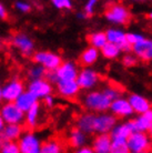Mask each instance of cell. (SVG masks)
Returning a JSON list of instances; mask_svg holds the SVG:
<instances>
[{
  "mask_svg": "<svg viewBox=\"0 0 152 153\" xmlns=\"http://www.w3.org/2000/svg\"><path fill=\"white\" fill-rule=\"evenodd\" d=\"M78 76V68L73 62H61V65L53 71H47L46 79L52 83H57L59 81L76 80Z\"/></svg>",
  "mask_w": 152,
  "mask_h": 153,
  "instance_id": "6da1fadb",
  "label": "cell"
},
{
  "mask_svg": "<svg viewBox=\"0 0 152 153\" xmlns=\"http://www.w3.org/2000/svg\"><path fill=\"white\" fill-rule=\"evenodd\" d=\"M111 100L103 91H92L83 100L84 107L92 112H106L110 108Z\"/></svg>",
  "mask_w": 152,
  "mask_h": 153,
  "instance_id": "7a4b0ae2",
  "label": "cell"
},
{
  "mask_svg": "<svg viewBox=\"0 0 152 153\" xmlns=\"http://www.w3.org/2000/svg\"><path fill=\"white\" fill-rule=\"evenodd\" d=\"M129 152L132 153H143L148 152L151 149V141L145 132L134 131L127 139Z\"/></svg>",
  "mask_w": 152,
  "mask_h": 153,
  "instance_id": "3957f363",
  "label": "cell"
},
{
  "mask_svg": "<svg viewBox=\"0 0 152 153\" xmlns=\"http://www.w3.org/2000/svg\"><path fill=\"white\" fill-rule=\"evenodd\" d=\"M34 61L42 65L47 71H53L61 65L62 59L59 54L50 51H38L32 53Z\"/></svg>",
  "mask_w": 152,
  "mask_h": 153,
  "instance_id": "277c9868",
  "label": "cell"
},
{
  "mask_svg": "<svg viewBox=\"0 0 152 153\" xmlns=\"http://www.w3.org/2000/svg\"><path fill=\"white\" fill-rule=\"evenodd\" d=\"M0 114L4 123L22 124L25 121V112L15 102H6L0 107Z\"/></svg>",
  "mask_w": 152,
  "mask_h": 153,
  "instance_id": "5b68a950",
  "label": "cell"
},
{
  "mask_svg": "<svg viewBox=\"0 0 152 153\" xmlns=\"http://www.w3.org/2000/svg\"><path fill=\"white\" fill-rule=\"evenodd\" d=\"M17 142L21 153H39L41 150L40 139L31 131L23 132Z\"/></svg>",
  "mask_w": 152,
  "mask_h": 153,
  "instance_id": "8992f818",
  "label": "cell"
},
{
  "mask_svg": "<svg viewBox=\"0 0 152 153\" xmlns=\"http://www.w3.org/2000/svg\"><path fill=\"white\" fill-rule=\"evenodd\" d=\"M115 123H117V119L113 114H109V113L95 114L93 113V124H92L93 133H109L111 129L115 126Z\"/></svg>",
  "mask_w": 152,
  "mask_h": 153,
  "instance_id": "52a82bcc",
  "label": "cell"
},
{
  "mask_svg": "<svg viewBox=\"0 0 152 153\" xmlns=\"http://www.w3.org/2000/svg\"><path fill=\"white\" fill-rule=\"evenodd\" d=\"M4 102H15L16 99L25 91V83L20 79H12L1 87Z\"/></svg>",
  "mask_w": 152,
  "mask_h": 153,
  "instance_id": "ba28073f",
  "label": "cell"
},
{
  "mask_svg": "<svg viewBox=\"0 0 152 153\" xmlns=\"http://www.w3.org/2000/svg\"><path fill=\"white\" fill-rule=\"evenodd\" d=\"M28 91L31 92L37 99H43L46 96L52 93V85L48 79H32L28 85Z\"/></svg>",
  "mask_w": 152,
  "mask_h": 153,
  "instance_id": "9c48e42d",
  "label": "cell"
},
{
  "mask_svg": "<svg viewBox=\"0 0 152 153\" xmlns=\"http://www.w3.org/2000/svg\"><path fill=\"white\" fill-rule=\"evenodd\" d=\"M106 17L112 23L124 25L130 19V13L121 4H112L106 10Z\"/></svg>",
  "mask_w": 152,
  "mask_h": 153,
  "instance_id": "30bf717a",
  "label": "cell"
},
{
  "mask_svg": "<svg viewBox=\"0 0 152 153\" xmlns=\"http://www.w3.org/2000/svg\"><path fill=\"white\" fill-rule=\"evenodd\" d=\"M76 81L79 85V88L82 90L92 89L99 82V74L93 70L86 68V69L81 70L80 72H78Z\"/></svg>",
  "mask_w": 152,
  "mask_h": 153,
  "instance_id": "8fae6325",
  "label": "cell"
},
{
  "mask_svg": "<svg viewBox=\"0 0 152 153\" xmlns=\"http://www.w3.org/2000/svg\"><path fill=\"white\" fill-rule=\"evenodd\" d=\"M129 123L132 132L139 131V132H147L152 129V109H149L148 111L140 113L139 117L131 120Z\"/></svg>",
  "mask_w": 152,
  "mask_h": 153,
  "instance_id": "7c38bea8",
  "label": "cell"
},
{
  "mask_svg": "<svg viewBox=\"0 0 152 153\" xmlns=\"http://www.w3.org/2000/svg\"><path fill=\"white\" fill-rule=\"evenodd\" d=\"M12 45L19 50L23 56H31L34 51V45L32 39L25 33H17L12 38Z\"/></svg>",
  "mask_w": 152,
  "mask_h": 153,
  "instance_id": "4fadbf2b",
  "label": "cell"
},
{
  "mask_svg": "<svg viewBox=\"0 0 152 153\" xmlns=\"http://www.w3.org/2000/svg\"><path fill=\"white\" fill-rule=\"evenodd\" d=\"M133 54L143 61L152 60V40L143 38L141 41L137 42L131 47Z\"/></svg>",
  "mask_w": 152,
  "mask_h": 153,
  "instance_id": "5bb4252c",
  "label": "cell"
},
{
  "mask_svg": "<svg viewBox=\"0 0 152 153\" xmlns=\"http://www.w3.org/2000/svg\"><path fill=\"white\" fill-rule=\"evenodd\" d=\"M107 40L112 42L121 49V51H130L131 46L127 41V33L119 29H109L106 32Z\"/></svg>",
  "mask_w": 152,
  "mask_h": 153,
  "instance_id": "9a60e30c",
  "label": "cell"
},
{
  "mask_svg": "<svg viewBox=\"0 0 152 153\" xmlns=\"http://www.w3.org/2000/svg\"><path fill=\"white\" fill-rule=\"evenodd\" d=\"M109 109L111 110L113 115L121 117V118L129 117L132 113H134L131 105H130L129 101H128V99H123V98H118V99L111 101Z\"/></svg>",
  "mask_w": 152,
  "mask_h": 153,
  "instance_id": "2e32d148",
  "label": "cell"
},
{
  "mask_svg": "<svg viewBox=\"0 0 152 153\" xmlns=\"http://www.w3.org/2000/svg\"><path fill=\"white\" fill-rule=\"evenodd\" d=\"M57 90L58 93L63 98L71 99L79 93L80 88L76 80H69V81H59L57 82Z\"/></svg>",
  "mask_w": 152,
  "mask_h": 153,
  "instance_id": "e0dca14e",
  "label": "cell"
},
{
  "mask_svg": "<svg viewBox=\"0 0 152 153\" xmlns=\"http://www.w3.org/2000/svg\"><path fill=\"white\" fill-rule=\"evenodd\" d=\"M23 133L22 124L18 123H6L0 134L4 137L7 141H18V139Z\"/></svg>",
  "mask_w": 152,
  "mask_h": 153,
  "instance_id": "ac0fdd59",
  "label": "cell"
},
{
  "mask_svg": "<svg viewBox=\"0 0 152 153\" xmlns=\"http://www.w3.org/2000/svg\"><path fill=\"white\" fill-rule=\"evenodd\" d=\"M40 114H41V108L39 102L34 103L32 107L25 112V126H28L30 130L34 129L38 126L39 120H40Z\"/></svg>",
  "mask_w": 152,
  "mask_h": 153,
  "instance_id": "d6986e66",
  "label": "cell"
},
{
  "mask_svg": "<svg viewBox=\"0 0 152 153\" xmlns=\"http://www.w3.org/2000/svg\"><path fill=\"white\" fill-rule=\"evenodd\" d=\"M129 101L130 105L132 108L133 112L136 113H143V112L148 111L149 109H151V104L148 100L145 99V97L140 96V94H131L129 97Z\"/></svg>",
  "mask_w": 152,
  "mask_h": 153,
  "instance_id": "ffe728a7",
  "label": "cell"
},
{
  "mask_svg": "<svg viewBox=\"0 0 152 153\" xmlns=\"http://www.w3.org/2000/svg\"><path fill=\"white\" fill-rule=\"evenodd\" d=\"M93 152L109 153L111 148V138L108 133H99V135L93 141Z\"/></svg>",
  "mask_w": 152,
  "mask_h": 153,
  "instance_id": "44dd1931",
  "label": "cell"
},
{
  "mask_svg": "<svg viewBox=\"0 0 152 153\" xmlns=\"http://www.w3.org/2000/svg\"><path fill=\"white\" fill-rule=\"evenodd\" d=\"M37 102H38V99H37L31 92L28 91V90H27V91L25 90L15 101V103L17 104L23 112H26L27 110H29V109H30L34 103H37Z\"/></svg>",
  "mask_w": 152,
  "mask_h": 153,
  "instance_id": "7402d4cb",
  "label": "cell"
},
{
  "mask_svg": "<svg viewBox=\"0 0 152 153\" xmlns=\"http://www.w3.org/2000/svg\"><path fill=\"white\" fill-rule=\"evenodd\" d=\"M86 141H87V133L81 131L79 128L71 131L69 135V144L72 148H81L86 144Z\"/></svg>",
  "mask_w": 152,
  "mask_h": 153,
  "instance_id": "603a6c76",
  "label": "cell"
},
{
  "mask_svg": "<svg viewBox=\"0 0 152 153\" xmlns=\"http://www.w3.org/2000/svg\"><path fill=\"white\" fill-rule=\"evenodd\" d=\"M98 58H99V49L91 46L82 52L80 57V61L83 65H91L98 60Z\"/></svg>",
  "mask_w": 152,
  "mask_h": 153,
  "instance_id": "cb8c5ba5",
  "label": "cell"
},
{
  "mask_svg": "<svg viewBox=\"0 0 152 153\" xmlns=\"http://www.w3.org/2000/svg\"><path fill=\"white\" fill-rule=\"evenodd\" d=\"M109 133H110L111 139H115V138L128 139V137L132 133V130L130 128L129 123H122V124L114 126Z\"/></svg>",
  "mask_w": 152,
  "mask_h": 153,
  "instance_id": "d4e9b609",
  "label": "cell"
},
{
  "mask_svg": "<svg viewBox=\"0 0 152 153\" xmlns=\"http://www.w3.org/2000/svg\"><path fill=\"white\" fill-rule=\"evenodd\" d=\"M100 50H101V54L107 59H115L117 57H119V54L121 53V49L117 45L109 41L107 42Z\"/></svg>",
  "mask_w": 152,
  "mask_h": 153,
  "instance_id": "484cf974",
  "label": "cell"
},
{
  "mask_svg": "<svg viewBox=\"0 0 152 153\" xmlns=\"http://www.w3.org/2000/svg\"><path fill=\"white\" fill-rule=\"evenodd\" d=\"M111 153H128V143H127V139L122 138H115L111 139Z\"/></svg>",
  "mask_w": 152,
  "mask_h": 153,
  "instance_id": "4316f807",
  "label": "cell"
},
{
  "mask_svg": "<svg viewBox=\"0 0 152 153\" xmlns=\"http://www.w3.org/2000/svg\"><path fill=\"white\" fill-rule=\"evenodd\" d=\"M62 151V146L57 140H48L45 143H41L42 153H60Z\"/></svg>",
  "mask_w": 152,
  "mask_h": 153,
  "instance_id": "83f0119b",
  "label": "cell"
},
{
  "mask_svg": "<svg viewBox=\"0 0 152 153\" xmlns=\"http://www.w3.org/2000/svg\"><path fill=\"white\" fill-rule=\"evenodd\" d=\"M89 42L92 47H95L97 49H101L108 42L106 32H95V33L90 35L89 36Z\"/></svg>",
  "mask_w": 152,
  "mask_h": 153,
  "instance_id": "f1b7e54d",
  "label": "cell"
},
{
  "mask_svg": "<svg viewBox=\"0 0 152 153\" xmlns=\"http://www.w3.org/2000/svg\"><path fill=\"white\" fill-rule=\"evenodd\" d=\"M46 73H47V70L40 65H34V67H31L29 71H28V74H29V78H30L31 80L32 79H40V78H45L46 76Z\"/></svg>",
  "mask_w": 152,
  "mask_h": 153,
  "instance_id": "f546056e",
  "label": "cell"
},
{
  "mask_svg": "<svg viewBox=\"0 0 152 153\" xmlns=\"http://www.w3.org/2000/svg\"><path fill=\"white\" fill-rule=\"evenodd\" d=\"M0 152L2 153H19V146L17 141H6L0 146Z\"/></svg>",
  "mask_w": 152,
  "mask_h": 153,
  "instance_id": "4dcf8cb0",
  "label": "cell"
},
{
  "mask_svg": "<svg viewBox=\"0 0 152 153\" xmlns=\"http://www.w3.org/2000/svg\"><path fill=\"white\" fill-rule=\"evenodd\" d=\"M51 2H52L53 7L59 10H68L72 7L71 0H51Z\"/></svg>",
  "mask_w": 152,
  "mask_h": 153,
  "instance_id": "1f68e13d",
  "label": "cell"
},
{
  "mask_svg": "<svg viewBox=\"0 0 152 153\" xmlns=\"http://www.w3.org/2000/svg\"><path fill=\"white\" fill-rule=\"evenodd\" d=\"M103 92L106 93V96L111 100V101H113V100L118 99L120 98V94H121V92L119 91L118 89H115L114 87H108L103 90Z\"/></svg>",
  "mask_w": 152,
  "mask_h": 153,
  "instance_id": "d6a6232c",
  "label": "cell"
},
{
  "mask_svg": "<svg viewBox=\"0 0 152 153\" xmlns=\"http://www.w3.org/2000/svg\"><path fill=\"white\" fill-rule=\"evenodd\" d=\"M15 7L18 11L22 12V13H27V12H29L30 11V9H31L30 4H29V2H27V1H25V0H18V1H16Z\"/></svg>",
  "mask_w": 152,
  "mask_h": 153,
  "instance_id": "836d02e7",
  "label": "cell"
},
{
  "mask_svg": "<svg viewBox=\"0 0 152 153\" xmlns=\"http://www.w3.org/2000/svg\"><path fill=\"white\" fill-rule=\"evenodd\" d=\"M145 38L143 36H141L140 33H136V32H130V33H127V41L130 46L132 47L133 45H136L137 42L141 41L142 39Z\"/></svg>",
  "mask_w": 152,
  "mask_h": 153,
  "instance_id": "e575fe53",
  "label": "cell"
},
{
  "mask_svg": "<svg viewBox=\"0 0 152 153\" xmlns=\"http://www.w3.org/2000/svg\"><path fill=\"white\" fill-rule=\"evenodd\" d=\"M98 4V0H88L84 6V13L87 16H91L95 11V4Z\"/></svg>",
  "mask_w": 152,
  "mask_h": 153,
  "instance_id": "d590c367",
  "label": "cell"
},
{
  "mask_svg": "<svg viewBox=\"0 0 152 153\" xmlns=\"http://www.w3.org/2000/svg\"><path fill=\"white\" fill-rule=\"evenodd\" d=\"M123 65H126V67H133V65L137 63V57L136 56H133V54H127L123 57Z\"/></svg>",
  "mask_w": 152,
  "mask_h": 153,
  "instance_id": "8d00e7d4",
  "label": "cell"
},
{
  "mask_svg": "<svg viewBox=\"0 0 152 153\" xmlns=\"http://www.w3.org/2000/svg\"><path fill=\"white\" fill-rule=\"evenodd\" d=\"M43 101H45V104H46L47 107H53V104H54V98H53L51 94H48L43 98Z\"/></svg>",
  "mask_w": 152,
  "mask_h": 153,
  "instance_id": "74e56055",
  "label": "cell"
},
{
  "mask_svg": "<svg viewBox=\"0 0 152 153\" xmlns=\"http://www.w3.org/2000/svg\"><path fill=\"white\" fill-rule=\"evenodd\" d=\"M7 10H6V8L4 6L1 2H0V19H6L7 18Z\"/></svg>",
  "mask_w": 152,
  "mask_h": 153,
  "instance_id": "f35d334b",
  "label": "cell"
},
{
  "mask_svg": "<svg viewBox=\"0 0 152 153\" xmlns=\"http://www.w3.org/2000/svg\"><path fill=\"white\" fill-rule=\"evenodd\" d=\"M78 152L79 153H92L93 152V150L92 149H90L89 146H81L79 150H78Z\"/></svg>",
  "mask_w": 152,
  "mask_h": 153,
  "instance_id": "ab89813d",
  "label": "cell"
},
{
  "mask_svg": "<svg viewBox=\"0 0 152 153\" xmlns=\"http://www.w3.org/2000/svg\"><path fill=\"white\" fill-rule=\"evenodd\" d=\"M4 119H2V117H1V114H0V132L2 131V129H4Z\"/></svg>",
  "mask_w": 152,
  "mask_h": 153,
  "instance_id": "60d3db41",
  "label": "cell"
},
{
  "mask_svg": "<svg viewBox=\"0 0 152 153\" xmlns=\"http://www.w3.org/2000/svg\"><path fill=\"white\" fill-rule=\"evenodd\" d=\"M2 101H4V99H2V91H1V85H0V104Z\"/></svg>",
  "mask_w": 152,
  "mask_h": 153,
  "instance_id": "b9f144b4",
  "label": "cell"
},
{
  "mask_svg": "<svg viewBox=\"0 0 152 153\" xmlns=\"http://www.w3.org/2000/svg\"><path fill=\"white\" fill-rule=\"evenodd\" d=\"M149 17H150V19H152V12H150V15H149Z\"/></svg>",
  "mask_w": 152,
  "mask_h": 153,
  "instance_id": "7bdbcfd3",
  "label": "cell"
},
{
  "mask_svg": "<svg viewBox=\"0 0 152 153\" xmlns=\"http://www.w3.org/2000/svg\"><path fill=\"white\" fill-rule=\"evenodd\" d=\"M150 133H151V138H152V129L150 130Z\"/></svg>",
  "mask_w": 152,
  "mask_h": 153,
  "instance_id": "ee69618b",
  "label": "cell"
}]
</instances>
